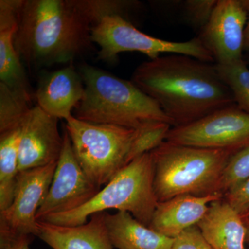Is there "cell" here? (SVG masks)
Instances as JSON below:
<instances>
[{"label": "cell", "mask_w": 249, "mask_h": 249, "mask_svg": "<svg viewBox=\"0 0 249 249\" xmlns=\"http://www.w3.org/2000/svg\"><path fill=\"white\" fill-rule=\"evenodd\" d=\"M139 6L127 0H23L15 47L29 67L72 62L93 49L91 29L101 18L128 19Z\"/></svg>", "instance_id": "1"}, {"label": "cell", "mask_w": 249, "mask_h": 249, "mask_svg": "<svg viewBox=\"0 0 249 249\" xmlns=\"http://www.w3.org/2000/svg\"><path fill=\"white\" fill-rule=\"evenodd\" d=\"M131 81L158 103L173 127L235 104L215 64L188 55L173 54L142 62Z\"/></svg>", "instance_id": "2"}, {"label": "cell", "mask_w": 249, "mask_h": 249, "mask_svg": "<svg viewBox=\"0 0 249 249\" xmlns=\"http://www.w3.org/2000/svg\"><path fill=\"white\" fill-rule=\"evenodd\" d=\"M79 71L85 85L83 100L73 110L79 120L139 129L153 122L173 121L155 100L132 83L89 65Z\"/></svg>", "instance_id": "3"}, {"label": "cell", "mask_w": 249, "mask_h": 249, "mask_svg": "<svg viewBox=\"0 0 249 249\" xmlns=\"http://www.w3.org/2000/svg\"><path fill=\"white\" fill-rule=\"evenodd\" d=\"M154 188L162 202L175 196H206L218 193L224 169L235 152L201 148L165 142L150 152Z\"/></svg>", "instance_id": "4"}, {"label": "cell", "mask_w": 249, "mask_h": 249, "mask_svg": "<svg viewBox=\"0 0 249 249\" xmlns=\"http://www.w3.org/2000/svg\"><path fill=\"white\" fill-rule=\"evenodd\" d=\"M155 168L151 154H144L124 166L81 207L64 213L52 214L43 222L74 227L88 222L93 214L116 209L126 211L149 227L158 204L154 188Z\"/></svg>", "instance_id": "5"}, {"label": "cell", "mask_w": 249, "mask_h": 249, "mask_svg": "<svg viewBox=\"0 0 249 249\" xmlns=\"http://www.w3.org/2000/svg\"><path fill=\"white\" fill-rule=\"evenodd\" d=\"M65 129L80 166L90 181L99 188L128 165L137 129L93 124L71 116L66 120Z\"/></svg>", "instance_id": "6"}, {"label": "cell", "mask_w": 249, "mask_h": 249, "mask_svg": "<svg viewBox=\"0 0 249 249\" xmlns=\"http://www.w3.org/2000/svg\"><path fill=\"white\" fill-rule=\"evenodd\" d=\"M91 40L99 47L98 58L114 62L124 52H139L150 60L170 53L188 55L201 61L214 63L213 57L199 37L186 42L161 40L144 34L127 19L119 14L107 15L93 26Z\"/></svg>", "instance_id": "7"}, {"label": "cell", "mask_w": 249, "mask_h": 249, "mask_svg": "<svg viewBox=\"0 0 249 249\" xmlns=\"http://www.w3.org/2000/svg\"><path fill=\"white\" fill-rule=\"evenodd\" d=\"M165 142L237 153L249 146V113L236 104L228 106L191 124L171 127Z\"/></svg>", "instance_id": "8"}, {"label": "cell", "mask_w": 249, "mask_h": 249, "mask_svg": "<svg viewBox=\"0 0 249 249\" xmlns=\"http://www.w3.org/2000/svg\"><path fill=\"white\" fill-rule=\"evenodd\" d=\"M57 162L46 166L19 172L14 199L0 212V248L20 236H37L36 215L52 183Z\"/></svg>", "instance_id": "9"}, {"label": "cell", "mask_w": 249, "mask_h": 249, "mask_svg": "<svg viewBox=\"0 0 249 249\" xmlns=\"http://www.w3.org/2000/svg\"><path fill=\"white\" fill-rule=\"evenodd\" d=\"M101 190L90 181L80 166L65 129L61 153L48 193L37 211V220L78 209L93 199Z\"/></svg>", "instance_id": "10"}, {"label": "cell", "mask_w": 249, "mask_h": 249, "mask_svg": "<svg viewBox=\"0 0 249 249\" xmlns=\"http://www.w3.org/2000/svg\"><path fill=\"white\" fill-rule=\"evenodd\" d=\"M249 1L218 0L212 16L199 31V40L217 65L243 60L245 31Z\"/></svg>", "instance_id": "11"}, {"label": "cell", "mask_w": 249, "mask_h": 249, "mask_svg": "<svg viewBox=\"0 0 249 249\" xmlns=\"http://www.w3.org/2000/svg\"><path fill=\"white\" fill-rule=\"evenodd\" d=\"M58 120L38 106L29 109L22 124L19 173L58 161L63 145Z\"/></svg>", "instance_id": "12"}, {"label": "cell", "mask_w": 249, "mask_h": 249, "mask_svg": "<svg viewBox=\"0 0 249 249\" xmlns=\"http://www.w3.org/2000/svg\"><path fill=\"white\" fill-rule=\"evenodd\" d=\"M85 85L73 65L42 74L35 91L37 106L49 115L67 120L83 100Z\"/></svg>", "instance_id": "13"}, {"label": "cell", "mask_w": 249, "mask_h": 249, "mask_svg": "<svg viewBox=\"0 0 249 249\" xmlns=\"http://www.w3.org/2000/svg\"><path fill=\"white\" fill-rule=\"evenodd\" d=\"M23 0H0V83L32 98L22 60L15 47Z\"/></svg>", "instance_id": "14"}, {"label": "cell", "mask_w": 249, "mask_h": 249, "mask_svg": "<svg viewBox=\"0 0 249 249\" xmlns=\"http://www.w3.org/2000/svg\"><path fill=\"white\" fill-rule=\"evenodd\" d=\"M37 237L52 249H116L111 244L106 212L93 214L89 221L74 227L38 221Z\"/></svg>", "instance_id": "15"}, {"label": "cell", "mask_w": 249, "mask_h": 249, "mask_svg": "<svg viewBox=\"0 0 249 249\" xmlns=\"http://www.w3.org/2000/svg\"><path fill=\"white\" fill-rule=\"evenodd\" d=\"M222 198L221 194L206 196L183 195L158 202L148 227L174 239L188 228L196 225L207 212L209 204Z\"/></svg>", "instance_id": "16"}, {"label": "cell", "mask_w": 249, "mask_h": 249, "mask_svg": "<svg viewBox=\"0 0 249 249\" xmlns=\"http://www.w3.org/2000/svg\"><path fill=\"white\" fill-rule=\"evenodd\" d=\"M196 225L213 249H247L246 228L241 214L223 198L209 204Z\"/></svg>", "instance_id": "17"}, {"label": "cell", "mask_w": 249, "mask_h": 249, "mask_svg": "<svg viewBox=\"0 0 249 249\" xmlns=\"http://www.w3.org/2000/svg\"><path fill=\"white\" fill-rule=\"evenodd\" d=\"M111 244L116 249H171L173 239L155 231L129 213H106Z\"/></svg>", "instance_id": "18"}, {"label": "cell", "mask_w": 249, "mask_h": 249, "mask_svg": "<svg viewBox=\"0 0 249 249\" xmlns=\"http://www.w3.org/2000/svg\"><path fill=\"white\" fill-rule=\"evenodd\" d=\"M22 124L0 132V212L8 209L14 199Z\"/></svg>", "instance_id": "19"}, {"label": "cell", "mask_w": 249, "mask_h": 249, "mask_svg": "<svg viewBox=\"0 0 249 249\" xmlns=\"http://www.w3.org/2000/svg\"><path fill=\"white\" fill-rule=\"evenodd\" d=\"M216 68L223 81L231 89L236 106L249 113V69L245 60L217 65Z\"/></svg>", "instance_id": "20"}, {"label": "cell", "mask_w": 249, "mask_h": 249, "mask_svg": "<svg viewBox=\"0 0 249 249\" xmlns=\"http://www.w3.org/2000/svg\"><path fill=\"white\" fill-rule=\"evenodd\" d=\"M171 124L164 122L150 123L137 129L128 157V164L144 154L149 153L161 145L171 129Z\"/></svg>", "instance_id": "21"}, {"label": "cell", "mask_w": 249, "mask_h": 249, "mask_svg": "<svg viewBox=\"0 0 249 249\" xmlns=\"http://www.w3.org/2000/svg\"><path fill=\"white\" fill-rule=\"evenodd\" d=\"M249 178V146L235 154L227 163L218 193L225 194L229 190Z\"/></svg>", "instance_id": "22"}, {"label": "cell", "mask_w": 249, "mask_h": 249, "mask_svg": "<svg viewBox=\"0 0 249 249\" xmlns=\"http://www.w3.org/2000/svg\"><path fill=\"white\" fill-rule=\"evenodd\" d=\"M218 0H187L182 4L183 18L199 31L209 22Z\"/></svg>", "instance_id": "23"}, {"label": "cell", "mask_w": 249, "mask_h": 249, "mask_svg": "<svg viewBox=\"0 0 249 249\" xmlns=\"http://www.w3.org/2000/svg\"><path fill=\"white\" fill-rule=\"evenodd\" d=\"M171 249H213L197 225L193 226L173 239Z\"/></svg>", "instance_id": "24"}, {"label": "cell", "mask_w": 249, "mask_h": 249, "mask_svg": "<svg viewBox=\"0 0 249 249\" xmlns=\"http://www.w3.org/2000/svg\"><path fill=\"white\" fill-rule=\"evenodd\" d=\"M238 213L242 214L249 211V178L229 190L223 196Z\"/></svg>", "instance_id": "25"}, {"label": "cell", "mask_w": 249, "mask_h": 249, "mask_svg": "<svg viewBox=\"0 0 249 249\" xmlns=\"http://www.w3.org/2000/svg\"><path fill=\"white\" fill-rule=\"evenodd\" d=\"M31 237L32 236H20L11 241L9 244L1 247L0 249H30Z\"/></svg>", "instance_id": "26"}, {"label": "cell", "mask_w": 249, "mask_h": 249, "mask_svg": "<svg viewBox=\"0 0 249 249\" xmlns=\"http://www.w3.org/2000/svg\"><path fill=\"white\" fill-rule=\"evenodd\" d=\"M241 217H242V222L245 224L246 228V243L248 244L249 249V211H247L245 213L241 214Z\"/></svg>", "instance_id": "27"}, {"label": "cell", "mask_w": 249, "mask_h": 249, "mask_svg": "<svg viewBox=\"0 0 249 249\" xmlns=\"http://www.w3.org/2000/svg\"><path fill=\"white\" fill-rule=\"evenodd\" d=\"M244 50L249 52V11L248 19L245 31V40H244Z\"/></svg>", "instance_id": "28"}, {"label": "cell", "mask_w": 249, "mask_h": 249, "mask_svg": "<svg viewBox=\"0 0 249 249\" xmlns=\"http://www.w3.org/2000/svg\"></svg>", "instance_id": "29"}]
</instances>
